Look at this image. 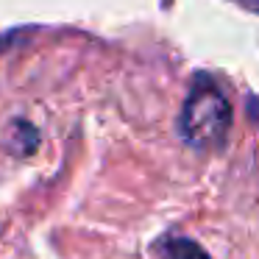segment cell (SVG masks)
Here are the masks:
<instances>
[{
	"label": "cell",
	"instance_id": "6da1fadb",
	"mask_svg": "<svg viewBox=\"0 0 259 259\" xmlns=\"http://www.w3.org/2000/svg\"><path fill=\"white\" fill-rule=\"evenodd\" d=\"M231 120H234V112L218 81H212L209 75H198L187 92L179 117V131L184 142L195 151L223 148L231 131Z\"/></svg>",
	"mask_w": 259,
	"mask_h": 259
},
{
	"label": "cell",
	"instance_id": "7a4b0ae2",
	"mask_svg": "<svg viewBox=\"0 0 259 259\" xmlns=\"http://www.w3.org/2000/svg\"><path fill=\"white\" fill-rule=\"evenodd\" d=\"M153 259H212L190 237H162L153 245Z\"/></svg>",
	"mask_w": 259,
	"mask_h": 259
},
{
	"label": "cell",
	"instance_id": "3957f363",
	"mask_svg": "<svg viewBox=\"0 0 259 259\" xmlns=\"http://www.w3.org/2000/svg\"><path fill=\"white\" fill-rule=\"evenodd\" d=\"M229 3L240 6L242 12H248V14H259V0H229Z\"/></svg>",
	"mask_w": 259,
	"mask_h": 259
},
{
	"label": "cell",
	"instance_id": "277c9868",
	"mask_svg": "<svg viewBox=\"0 0 259 259\" xmlns=\"http://www.w3.org/2000/svg\"><path fill=\"white\" fill-rule=\"evenodd\" d=\"M12 42H14V34H0V51L6 45H12Z\"/></svg>",
	"mask_w": 259,
	"mask_h": 259
}]
</instances>
